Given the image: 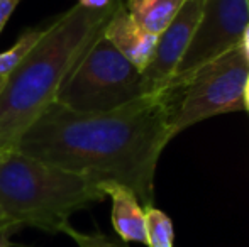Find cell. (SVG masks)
<instances>
[{
  "label": "cell",
  "instance_id": "19",
  "mask_svg": "<svg viewBox=\"0 0 249 247\" xmlns=\"http://www.w3.org/2000/svg\"><path fill=\"white\" fill-rule=\"evenodd\" d=\"M3 82H5V80H0V90H2V86H3Z\"/></svg>",
  "mask_w": 249,
  "mask_h": 247
},
{
  "label": "cell",
  "instance_id": "8",
  "mask_svg": "<svg viewBox=\"0 0 249 247\" xmlns=\"http://www.w3.org/2000/svg\"><path fill=\"white\" fill-rule=\"evenodd\" d=\"M104 37L138 69H144L153 56L158 36L146 33L125 10L124 2L114 10L104 29Z\"/></svg>",
  "mask_w": 249,
  "mask_h": 247
},
{
  "label": "cell",
  "instance_id": "13",
  "mask_svg": "<svg viewBox=\"0 0 249 247\" xmlns=\"http://www.w3.org/2000/svg\"><path fill=\"white\" fill-rule=\"evenodd\" d=\"M63 234L70 235L78 247H125L124 244H119L104 234H99V232L97 234H83V232L73 229L71 225H68Z\"/></svg>",
  "mask_w": 249,
  "mask_h": 247
},
{
  "label": "cell",
  "instance_id": "7",
  "mask_svg": "<svg viewBox=\"0 0 249 247\" xmlns=\"http://www.w3.org/2000/svg\"><path fill=\"white\" fill-rule=\"evenodd\" d=\"M203 3L205 0H185L170 26L158 36L153 56L141 71L148 95L163 93L166 90L168 82L198 26Z\"/></svg>",
  "mask_w": 249,
  "mask_h": 247
},
{
  "label": "cell",
  "instance_id": "16",
  "mask_svg": "<svg viewBox=\"0 0 249 247\" xmlns=\"http://www.w3.org/2000/svg\"><path fill=\"white\" fill-rule=\"evenodd\" d=\"M0 247H12L10 234H0Z\"/></svg>",
  "mask_w": 249,
  "mask_h": 247
},
{
  "label": "cell",
  "instance_id": "3",
  "mask_svg": "<svg viewBox=\"0 0 249 247\" xmlns=\"http://www.w3.org/2000/svg\"><path fill=\"white\" fill-rule=\"evenodd\" d=\"M100 183L20 152L5 151L0 165V210L22 227L63 234L70 217L104 201Z\"/></svg>",
  "mask_w": 249,
  "mask_h": 247
},
{
  "label": "cell",
  "instance_id": "11",
  "mask_svg": "<svg viewBox=\"0 0 249 247\" xmlns=\"http://www.w3.org/2000/svg\"><path fill=\"white\" fill-rule=\"evenodd\" d=\"M44 27H33V29L24 31L16 41L12 48L0 53V80H5L10 73L16 69V66L22 61V58L34 48V44L39 41Z\"/></svg>",
  "mask_w": 249,
  "mask_h": 247
},
{
  "label": "cell",
  "instance_id": "1",
  "mask_svg": "<svg viewBox=\"0 0 249 247\" xmlns=\"http://www.w3.org/2000/svg\"><path fill=\"white\" fill-rule=\"evenodd\" d=\"M175 102L177 93L163 92L93 114L53 103L16 149L97 183H119L142 208L153 207L158 161L173 139Z\"/></svg>",
  "mask_w": 249,
  "mask_h": 247
},
{
  "label": "cell",
  "instance_id": "6",
  "mask_svg": "<svg viewBox=\"0 0 249 247\" xmlns=\"http://www.w3.org/2000/svg\"><path fill=\"white\" fill-rule=\"evenodd\" d=\"M249 27V0H205L198 26L164 92L178 93L207 63L243 44Z\"/></svg>",
  "mask_w": 249,
  "mask_h": 247
},
{
  "label": "cell",
  "instance_id": "12",
  "mask_svg": "<svg viewBox=\"0 0 249 247\" xmlns=\"http://www.w3.org/2000/svg\"><path fill=\"white\" fill-rule=\"evenodd\" d=\"M148 247H173V224L170 217L154 207L144 208Z\"/></svg>",
  "mask_w": 249,
  "mask_h": 247
},
{
  "label": "cell",
  "instance_id": "14",
  "mask_svg": "<svg viewBox=\"0 0 249 247\" xmlns=\"http://www.w3.org/2000/svg\"><path fill=\"white\" fill-rule=\"evenodd\" d=\"M20 3V0H0V33L7 26L10 16L14 14L16 7Z\"/></svg>",
  "mask_w": 249,
  "mask_h": 247
},
{
  "label": "cell",
  "instance_id": "5",
  "mask_svg": "<svg viewBox=\"0 0 249 247\" xmlns=\"http://www.w3.org/2000/svg\"><path fill=\"white\" fill-rule=\"evenodd\" d=\"M249 56L244 44L224 53L198 69L181 90L171 117L173 137L209 117L246 110Z\"/></svg>",
  "mask_w": 249,
  "mask_h": 247
},
{
  "label": "cell",
  "instance_id": "17",
  "mask_svg": "<svg viewBox=\"0 0 249 247\" xmlns=\"http://www.w3.org/2000/svg\"><path fill=\"white\" fill-rule=\"evenodd\" d=\"M246 110H249V80H248V86H246Z\"/></svg>",
  "mask_w": 249,
  "mask_h": 247
},
{
  "label": "cell",
  "instance_id": "9",
  "mask_svg": "<svg viewBox=\"0 0 249 247\" xmlns=\"http://www.w3.org/2000/svg\"><path fill=\"white\" fill-rule=\"evenodd\" d=\"M105 197L112 200V225L124 242H141L148 246L146 215L136 195L129 188L114 181L100 183Z\"/></svg>",
  "mask_w": 249,
  "mask_h": 247
},
{
  "label": "cell",
  "instance_id": "10",
  "mask_svg": "<svg viewBox=\"0 0 249 247\" xmlns=\"http://www.w3.org/2000/svg\"><path fill=\"white\" fill-rule=\"evenodd\" d=\"M185 0H124L125 10L146 33L160 36L171 24Z\"/></svg>",
  "mask_w": 249,
  "mask_h": 247
},
{
  "label": "cell",
  "instance_id": "4",
  "mask_svg": "<svg viewBox=\"0 0 249 247\" xmlns=\"http://www.w3.org/2000/svg\"><path fill=\"white\" fill-rule=\"evenodd\" d=\"M141 69L127 61L104 33L59 88L56 102L73 112H107L146 97Z\"/></svg>",
  "mask_w": 249,
  "mask_h": 247
},
{
  "label": "cell",
  "instance_id": "2",
  "mask_svg": "<svg viewBox=\"0 0 249 247\" xmlns=\"http://www.w3.org/2000/svg\"><path fill=\"white\" fill-rule=\"evenodd\" d=\"M122 2L100 10L75 3L44 27L0 90V151L16 149L24 132L56 102L63 83Z\"/></svg>",
  "mask_w": 249,
  "mask_h": 247
},
{
  "label": "cell",
  "instance_id": "18",
  "mask_svg": "<svg viewBox=\"0 0 249 247\" xmlns=\"http://www.w3.org/2000/svg\"><path fill=\"white\" fill-rule=\"evenodd\" d=\"M3 154H5V151H0V165H2V161H3Z\"/></svg>",
  "mask_w": 249,
  "mask_h": 247
},
{
  "label": "cell",
  "instance_id": "15",
  "mask_svg": "<svg viewBox=\"0 0 249 247\" xmlns=\"http://www.w3.org/2000/svg\"><path fill=\"white\" fill-rule=\"evenodd\" d=\"M19 225H16L12 220H9V218L3 215V212L0 210V234H10L12 235L16 231H19Z\"/></svg>",
  "mask_w": 249,
  "mask_h": 247
}]
</instances>
